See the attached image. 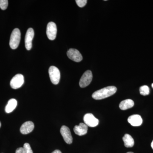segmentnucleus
Instances as JSON below:
<instances>
[{"mask_svg": "<svg viewBox=\"0 0 153 153\" xmlns=\"http://www.w3.org/2000/svg\"><path fill=\"white\" fill-rule=\"evenodd\" d=\"M140 92L141 95H147L150 93L149 88L147 85H143L140 88Z\"/></svg>", "mask_w": 153, "mask_h": 153, "instance_id": "obj_17", "label": "nucleus"}, {"mask_svg": "<svg viewBox=\"0 0 153 153\" xmlns=\"http://www.w3.org/2000/svg\"><path fill=\"white\" fill-rule=\"evenodd\" d=\"M127 153H134L132 152H127Z\"/></svg>", "mask_w": 153, "mask_h": 153, "instance_id": "obj_24", "label": "nucleus"}, {"mask_svg": "<svg viewBox=\"0 0 153 153\" xmlns=\"http://www.w3.org/2000/svg\"><path fill=\"white\" fill-rule=\"evenodd\" d=\"M34 127V124L32 121L26 122L21 127L20 131L23 134H27L33 131Z\"/></svg>", "mask_w": 153, "mask_h": 153, "instance_id": "obj_11", "label": "nucleus"}, {"mask_svg": "<svg viewBox=\"0 0 153 153\" xmlns=\"http://www.w3.org/2000/svg\"><path fill=\"white\" fill-rule=\"evenodd\" d=\"M8 5L7 0H0V8L1 10H5Z\"/></svg>", "mask_w": 153, "mask_h": 153, "instance_id": "obj_18", "label": "nucleus"}, {"mask_svg": "<svg viewBox=\"0 0 153 153\" xmlns=\"http://www.w3.org/2000/svg\"><path fill=\"white\" fill-rule=\"evenodd\" d=\"M83 120L85 125L90 127H94L98 125L99 120L92 114L88 113L84 115Z\"/></svg>", "mask_w": 153, "mask_h": 153, "instance_id": "obj_7", "label": "nucleus"}, {"mask_svg": "<svg viewBox=\"0 0 153 153\" xmlns=\"http://www.w3.org/2000/svg\"><path fill=\"white\" fill-rule=\"evenodd\" d=\"M23 148L25 150V153H33L30 145L28 143H25L24 145Z\"/></svg>", "mask_w": 153, "mask_h": 153, "instance_id": "obj_19", "label": "nucleus"}, {"mask_svg": "<svg viewBox=\"0 0 153 153\" xmlns=\"http://www.w3.org/2000/svg\"><path fill=\"white\" fill-rule=\"evenodd\" d=\"M16 153H25L24 148L22 147L18 148L16 150Z\"/></svg>", "mask_w": 153, "mask_h": 153, "instance_id": "obj_21", "label": "nucleus"}, {"mask_svg": "<svg viewBox=\"0 0 153 153\" xmlns=\"http://www.w3.org/2000/svg\"><path fill=\"white\" fill-rule=\"evenodd\" d=\"M151 146H152V148L153 149V140L152 142V144H151Z\"/></svg>", "mask_w": 153, "mask_h": 153, "instance_id": "obj_23", "label": "nucleus"}, {"mask_svg": "<svg viewBox=\"0 0 153 153\" xmlns=\"http://www.w3.org/2000/svg\"><path fill=\"white\" fill-rule=\"evenodd\" d=\"M34 31L33 28H29L26 33L25 38V44L26 49L30 50L32 49V41L34 37Z\"/></svg>", "mask_w": 153, "mask_h": 153, "instance_id": "obj_9", "label": "nucleus"}, {"mask_svg": "<svg viewBox=\"0 0 153 153\" xmlns=\"http://www.w3.org/2000/svg\"><path fill=\"white\" fill-rule=\"evenodd\" d=\"M52 153H62V152H61V151L59 150H56L52 152Z\"/></svg>", "mask_w": 153, "mask_h": 153, "instance_id": "obj_22", "label": "nucleus"}, {"mask_svg": "<svg viewBox=\"0 0 153 153\" xmlns=\"http://www.w3.org/2000/svg\"><path fill=\"white\" fill-rule=\"evenodd\" d=\"M67 55L69 59L75 62H79L82 60L81 53L76 49H69L67 52Z\"/></svg>", "mask_w": 153, "mask_h": 153, "instance_id": "obj_10", "label": "nucleus"}, {"mask_svg": "<svg viewBox=\"0 0 153 153\" xmlns=\"http://www.w3.org/2000/svg\"><path fill=\"white\" fill-rule=\"evenodd\" d=\"M92 72L90 70H87L84 72L81 76L79 82V85L81 88H85L89 85L92 81Z\"/></svg>", "mask_w": 153, "mask_h": 153, "instance_id": "obj_4", "label": "nucleus"}, {"mask_svg": "<svg viewBox=\"0 0 153 153\" xmlns=\"http://www.w3.org/2000/svg\"><path fill=\"white\" fill-rule=\"evenodd\" d=\"M1 122H0V128H1Z\"/></svg>", "mask_w": 153, "mask_h": 153, "instance_id": "obj_25", "label": "nucleus"}, {"mask_svg": "<svg viewBox=\"0 0 153 153\" xmlns=\"http://www.w3.org/2000/svg\"><path fill=\"white\" fill-rule=\"evenodd\" d=\"M128 121L133 126H139L143 123V119L139 115L134 114L128 118Z\"/></svg>", "mask_w": 153, "mask_h": 153, "instance_id": "obj_12", "label": "nucleus"}, {"mask_svg": "<svg viewBox=\"0 0 153 153\" xmlns=\"http://www.w3.org/2000/svg\"><path fill=\"white\" fill-rule=\"evenodd\" d=\"M77 5L79 7H83L86 5L87 1L86 0H76L75 1Z\"/></svg>", "mask_w": 153, "mask_h": 153, "instance_id": "obj_20", "label": "nucleus"}, {"mask_svg": "<svg viewBox=\"0 0 153 153\" xmlns=\"http://www.w3.org/2000/svg\"><path fill=\"white\" fill-rule=\"evenodd\" d=\"M49 73L50 80L53 84L57 85L60 81V73L59 69L55 66L49 67Z\"/></svg>", "mask_w": 153, "mask_h": 153, "instance_id": "obj_3", "label": "nucleus"}, {"mask_svg": "<svg viewBox=\"0 0 153 153\" xmlns=\"http://www.w3.org/2000/svg\"><path fill=\"white\" fill-rule=\"evenodd\" d=\"M117 90L115 86H107L96 91L92 94V97L96 100L103 99L114 94Z\"/></svg>", "mask_w": 153, "mask_h": 153, "instance_id": "obj_1", "label": "nucleus"}, {"mask_svg": "<svg viewBox=\"0 0 153 153\" xmlns=\"http://www.w3.org/2000/svg\"><path fill=\"white\" fill-rule=\"evenodd\" d=\"M21 34L20 30L16 28L13 30L10 38V45L11 49H15L19 47L21 41Z\"/></svg>", "mask_w": 153, "mask_h": 153, "instance_id": "obj_2", "label": "nucleus"}, {"mask_svg": "<svg viewBox=\"0 0 153 153\" xmlns=\"http://www.w3.org/2000/svg\"><path fill=\"white\" fill-rule=\"evenodd\" d=\"M60 132L66 143L68 144L72 143L73 139L71 131L68 127L65 126H62L60 128Z\"/></svg>", "mask_w": 153, "mask_h": 153, "instance_id": "obj_8", "label": "nucleus"}, {"mask_svg": "<svg viewBox=\"0 0 153 153\" xmlns=\"http://www.w3.org/2000/svg\"><path fill=\"white\" fill-rule=\"evenodd\" d=\"M74 133L79 136L84 135L87 134L88 126L85 123H80L79 125H76L74 128Z\"/></svg>", "mask_w": 153, "mask_h": 153, "instance_id": "obj_13", "label": "nucleus"}, {"mask_svg": "<svg viewBox=\"0 0 153 153\" xmlns=\"http://www.w3.org/2000/svg\"><path fill=\"white\" fill-rule=\"evenodd\" d=\"M134 105V102L132 100L127 99L123 100L119 105V107L122 110H126L131 108Z\"/></svg>", "mask_w": 153, "mask_h": 153, "instance_id": "obj_14", "label": "nucleus"}, {"mask_svg": "<svg viewBox=\"0 0 153 153\" xmlns=\"http://www.w3.org/2000/svg\"><path fill=\"white\" fill-rule=\"evenodd\" d=\"M24 76L22 74H17L13 76L10 81V86L13 89H16L22 87L24 84Z\"/></svg>", "mask_w": 153, "mask_h": 153, "instance_id": "obj_6", "label": "nucleus"}, {"mask_svg": "<svg viewBox=\"0 0 153 153\" xmlns=\"http://www.w3.org/2000/svg\"><path fill=\"white\" fill-rule=\"evenodd\" d=\"M17 105V101L15 99H11L9 100L5 107V111L7 113H10L13 111Z\"/></svg>", "mask_w": 153, "mask_h": 153, "instance_id": "obj_15", "label": "nucleus"}, {"mask_svg": "<svg viewBox=\"0 0 153 153\" xmlns=\"http://www.w3.org/2000/svg\"><path fill=\"white\" fill-rule=\"evenodd\" d=\"M123 140L125 146L127 148H131L134 144V141L132 137L128 134H126L123 137Z\"/></svg>", "mask_w": 153, "mask_h": 153, "instance_id": "obj_16", "label": "nucleus"}, {"mask_svg": "<svg viewBox=\"0 0 153 153\" xmlns=\"http://www.w3.org/2000/svg\"><path fill=\"white\" fill-rule=\"evenodd\" d=\"M152 87L153 88V83H152Z\"/></svg>", "mask_w": 153, "mask_h": 153, "instance_id": "obj_26", "label": "nucleus"}, {"mask_svg": "<svg viewBox=\"0 0 153 153\" xmlns=\"http://www.w3.org/2000/svg\"><path fill=\"white\" fill-rule=\"evenodd\" d=\"M57 28L56 24L54 22H50L47 26V35L50 40H55L57 36Z\"/></svg>", "mask_w": 153, "mask_h": 153, "instance_id": "obj_5", "label": "nucleus"}]
</instances>
